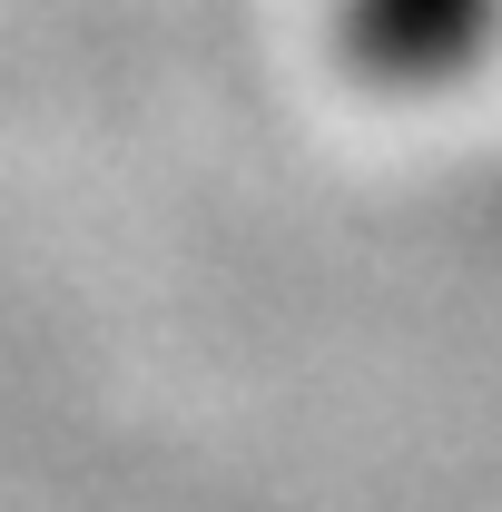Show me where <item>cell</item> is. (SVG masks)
<instances>
[{
  "label": "cell",
  "mask_w": 502,
  "mask_h": 512,
  "mask_svg": "<svg viewBox=\"0 0 502 512\" xmlns=\"http://www.w3.org/2000/svg\"><path fill=\"white\" fill-rule=\"evenodd\" d=\"M483 30H493V0H335L345 69L375 89H404V99L473 79Z\"/></svg>",
  "instance_id": "cell-1"
}]
</instances>
